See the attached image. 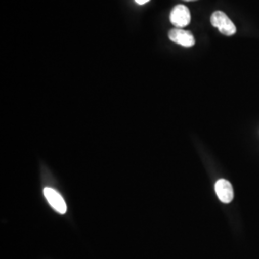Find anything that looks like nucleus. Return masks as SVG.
Wrapping results in <instances>:
<instances>
[{
	"instance_id": "f257e3e1",
	"label": "nucleus",
	"mask_w": 259,
	"mask_h": 259,
	"mask_svg": "<svg viewBox=\"0 0 259 259\" xmlns=\"http://www.w3.org/2000/svg\"><path fill=\"white\" fill-rule=\"evenodd\" d=\"M210 22L214 27L218 28V30L223 35L231 37L236 33V27L231 19L221 11L214 12L210 18Z\"/></svg>"
},
{
	"instance_id": "f03ea898",
	"label": "nucleus",
	"mask_w": 259,
	"mask_h": 259,
	"mask_svg": "<svg viewBox=\"0 0 259 259\" xmlns=\"http://www.w3.org/2000/svg\"><path fill=\"white\" fill-rule=\"evenodd\" d=\"M190 11L185 5H177L170 13V21L176 28H184L190 23Z\"/></svg>"
},
{
	"instance_id": "7ed1b4c3",
	"label": "nucleus",
	"mask_w": 259,
	"mask_h": 259,
	"mask_svg": "<svg viewBox=\"0 0 259 259\" xmlns=\"http://www.w3.org/2000/svg\"><path fill=\"white\" fill-rule=\"evenodd\" d=\"M168 37L170 40L184 47H192L195 45L193 34L190 31L183 30L182 28H174L169 31Z\"/></svg>"
},
{
	"instance_id": "20e7f679",
	"label": "nucleus",
	"mask_w": 259,
	"mask_h": 259,
	"mask_svg": "<svg viewBox=\"0 0 259 259\" xmlns=\"http://www.w3.org/2000/svg\"><path fill=\"white\" fill-rule=\"evenodd\" d=\"M45 197L47 198L48 204H50L53 209L60 214H65L67 211V207L65 204L64 198L61 196L59 192H57L53 188L47 187L44 190Z\"/></svg>"
},
{
	"instance_id": "39448f33",
	"label": "nucleus",
	"mask_w": 259,
	"mask_h": 259,
	"mask_svg": "<svg viewBox=\"0 0 259 259\" xmlns=\"http://www.w3.org/2000/svg\"><path fill=\"white\" fill-rule=\"evenodd\" d=\"M215 192L219 200L224 204H230L233 200V188L229 181L220 179L215 184Z\"/></svg>"
},
{
	"instance_id": "423d86ee",
	"label": "nucleus",
	"mask_w": 259,
	"mask_h": 259,
	"mask_svg": "<svg viewBox=\"0 0 259 259\" xmlns=\"http://www.w3.org/2000/svg\"><path fill=\"white\" fill-rule=\"evenodd\" d=\"M139 5H143V4H145V3H147L149 2L150 0H135Z\"/></svg>"
},
{
	"instance_id": "0eeeda50",
	"label": "nucleus",
	"mask_w": 259,
	"mask_h": 259,
	"mask_svg": "<svg viewBox=\"0 0 259 259\" xmlns=\"http://www.w3.org/2000/svg\"><path fill=\"white\" fill-rule=\"evenodd\" d=\"M184 1H187V2H190V1H197V0H184Z\"/></svg>"
}]
</instances>
